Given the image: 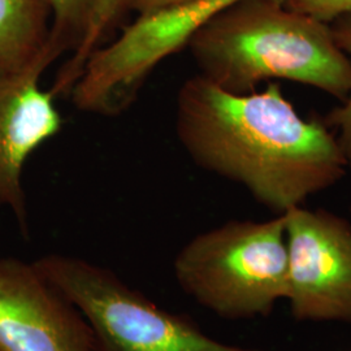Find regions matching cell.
<instances>
[{"label": "cell", "instance_id": "obj_9", "mask_svg": "<svg viewBox=\"0 0 351 351\" xmlns=\"http://www.w3.org/2000/svg\"><path fill=\"white\" fill-rule=\"evenodd\" d=\"M50 0H0V78L53 64Z\"/></svg>", "mask_w": 351, "mask_h": 351}, {"label": "cell", "instance_id": "obj_15", "mask_svg": "<svg viewBox=\"0 0 351 351\" xmlns=\"http://www.w3.org/2000/svg\"><path fill=\"white\" fill-rule=\"evenodd\" d=\"M350 210H351V207H350Z\"/></svg>", "mask_w": 351, "mask_h": 351}, {"label": "cell", "instance_id": "obj_3", "mask_svg": "<svg viewBox=\"0 0 351 351\" xmlns=\"http://www.w3.org/2000/svg\"><path fill=\"white\" fill-rule=\"evenodd\" d=\"M284 215L232 220L195 236L177 252L173 274L189 297L228 320L268 316L288 295Z\"/></svg>", "mask_w": 351, "mask_h": 351}, {"label": "cell", "instance_id": "obj_11", "mask_svg": "<svg viewBox=\"0 0 351 351\" xmlns=\"http://www.w3.org/2000/svg\"><path fill=\"white\" fill-rule=\"evenodd\" d=\"M49 53L55 63L64 53L73 55L88 33L94 0H50Z\"/></svg>", "mask_w": 351, "mask_h": 351}, {"label": "cell", "instance_id": "obj_2", "mask_svg": "<svg viewBox=\"0 0 351 351\" xmlns=\"http://www.w3.org/2000/svg\"><path fill=\"white\" fill-rule=\"evenodd\" d=\"M199 73L234 94L291 81L348 99L351 63L330 25L278 0H242L217 13L186 45Z\"/></svg>", "mask_w": 351, "mask_h": 351}, {"label": "cell", "instance_id": "obj_7", "mask_svg": "<svg viewBox=\"0 0 351 351\" xmlns=\"http://www.w3.org/2000/svg\"><path fill=\"white\" fill-rule=\"evenodd\" d=\"M0 351H97L88 319L34 262L0 258Z\"/></svg>", "mask_w": 351, "mask_h": 351}, {"label": "cell", "instance_id": "obj_4", "mask_svg": "<svg viewBox=\"0 0 351 351\" xmlns=\"http://www.w3.org/2000/svg\"><path fill=\"white\" fill-rule=\"evenodd\" d=\"M34 263L88 319L97 351H264L207 336L101 264L68 254H47Z\"/></svg>", "mask_w": 351, "mask_h": 351}, {"label": "cell", "instance_id": "obj_13", "mask_svg": "<svg viewBox=\"0 0 351 351\" xmlns=\"http://www.w3.org/2000/svg\"><path fill=\"white\" fill-rule=\"evenodd\" d=\"M287 5L297 12L313 16L326 24L351 11V0H288Z\"/></svg>", "mask_w": 351, "mask_h": 351}, {"label": "cell", "instance_id": "obj_1", "mask_svg": "<svg viewBox=\"0 0 351 351\" xmlns=\"http://www.w3.org/2000/svg\"><path fill=\"white\" fill-rule=\"evenodd\" d=\"M176 134L190 159L282 215L349 172L336 133L304 119L277 82L234 94L197 75L178 90Z\"/></svg>", "mask_w": 351, "mask_h": 351}, {"label": "cell", "instance_id": "obj_14", "mask_svg": "<svg viewBox=\"0 0 351 351\" xmlns=\"http://www.w3.org/2000/svg\"><path fill=\"white\" fill-rule=\"evenodd\" d=\"M190 1L193 0H128V12L137 13L138 17L172 10Z\"/></svg>", "mask_w": 351, "mask_h": 351}, {"label": "cell", "instance_id": "obj_12", "mask_svg": "<svg viewBox=\"0 0 351 351\" xmlns=\"http://www.w3.org/2000/svg\"><path fill=\"white\" fill-rule=\"evenodd\" d=\"M333 37L339 49L346 53L351 63V11L343 13L329 23ZM326 125L337 130L336 134L339 147L345 155L349 171H351V90L348 99L342 101L339 107L329 111L323 117Z\"/></svg>", "mask_w": 351, "mask_h": 351}, {"label": "cell", "instance_id": "obj_6", "mask_svg": "<svg viewBox=\"0 0 351 351\" xmlns=\"http://www.w3.org/2000/svg\"><path fill=\"white\" fill-rule=\"evenodd\" d=\"M287 301L298 322L351 323V224L303 206L285 213Z\"/></svg>", "mask_w": 351, "mask_h": 351}, {"label": "cell", "instance_id": "obj_5", "mask_svg": "<svg viewBox=\"0 0 351 351\" xmlns=\"http://www.w3.org/2000/svg\"><path fill=\"white\" fill-rule=\"evenodd\" d=\"M239 1L242 0H193L138 16L119 37L91 53L71 93L75 107L103 116L125 111L159 64L185 49L191 36L213 16Z\"/></svg>", "mask_w": 351, "mask_h": 351}, {"label": "cell", "instance_id": "obj_8", "mask_svg": "<svg viewBox=\"0 0 351 351\" xmlns=\"http://www.w3.org/2000/svg\"><path fill=\"white\" fill-rule=\"evenodd\" d=\"M45 68L0 78V211L13 213L23 234H29V213L23 172L30 155L63 125L51 90L40 86Z\"/></svg>", "mask_w": 351, "mask_h": 351}, {"label": "cell", "instance_id": "obj_10", "mask_svg": "<svg viewBox=\"0 0 351 351\" xmlns=\"http://www.w3.org/2000/svg\"><path fill=\"white\" fill-rule=\"evenodd\" d=\"M128 12V0H94L88 33L81 47L62 65L51 86L53 95L71 94L93 52L112 39L116 27Z\"/></svg>", "mask_w": 351, "mask_h": 351}]
</instances>
